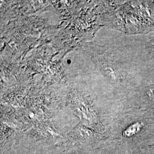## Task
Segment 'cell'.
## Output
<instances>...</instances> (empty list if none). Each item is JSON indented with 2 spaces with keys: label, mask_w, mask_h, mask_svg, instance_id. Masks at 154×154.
I'll list each match as a JSON object with an SVG mask.
<instances>
[{
  "label": "cell",
  "mask_w": 154,
  "mask_h": 154,
  "mask_svg": "<svg viewBox=\"0 0 154 154\" xmlns=\"http://www.w3.org/2000/svg\"><path fill=\"white\" fill-rule=\"evenodd\" d=\"M147 95L150 99L154 100V88H149L147 91Z\"/></svg>",
  "instance_id": "1"
}]
</instances>
